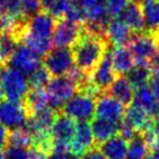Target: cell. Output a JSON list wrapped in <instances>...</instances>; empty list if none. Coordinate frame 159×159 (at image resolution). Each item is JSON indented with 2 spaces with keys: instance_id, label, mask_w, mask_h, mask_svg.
<instances>
[{
  "instance_id": "obj_1",
  "label": "cell",
  "mask_w": 159,
  "mask_h": 159,
  "mask_svg": "<svg viewBox=\"0 0 159 159\" xmlns=\"http://www.w3.org/2000/svg\"><path fill=\"white\" fill-rule=\"evenodd\" d=\"M108 49L109 43L105 36L92 35L83 31L81 38L72 49L74 63L84 72L91 73L102 61Z\"/></svg>"
},
{
  "instance_id": "obj_2",
  "label": "cell",
  "mask_w": 159,
  "mask_h": 159,
  "mask_svg": "<svg viewBox=\"0 0 159 159\" xmlns=\"http://www.w3.org/2000/svg\"><path fill=\"white\" fill-rule=\"evenodd\" d=\"M30 91L26 75L8 66H0V99L22 102Z\"/></svg>"
},
{
  "instance_id": "obj_3",
  "label": "cell",
  "mask_w": 159,
  "mask_h": 159,
  "mask_svg": "<svg viewBox=\"0 0 159 159\" xmlns=\"http://www.w3.org/2000/svg\"><path fill=\"white\" fill-rule=\"evenodd\" d=\"M49 108L61 111L63 106L77 93V85L69 76L53 77L46 87Z\"/></svg>"
},
{
  "instance_id": "obj_4",
  "label": "cell",
  "mask_w": 159,
  "mask_h": 159,
  "mask_svg": "<svg viewBox=\"0 0 159 159\" xmlns=\"http://www.w3.org/2000/svg\"><path fill=\"white\" fill-rule=\"evenodd\" d=\"M128 46L131 55L134 58L135 64L147 66L159 49L156 37L149 32L134 34Z\"/></svg>"
},
{
  "instance_id": "obj_5",
  "label": "cell",
  "mask_w": 159,
  "mask_h": 159,
  "mask_svg": "<svg viewBox=\"0 0 159 159\" xmlns=\"http://www.w3.org/2000/svg\"><path fill=\"white\" fill-rule=\"evenodd\" d=\"M76 123L62 112H58L51 128L53 142L52 152H70V144L75 132Z\"/></svg>"
},
{
  "instance_id": "obj_6",
  "label": "cell",
  "mask_w": 159,
  "mask_h": 159,
  "mask_svg": "<svg viewBox=\"0 0 159 159\" xmlns=\"http://www.w3.org/2000/svg\"><path fill=\"white\" fill-rule=\"evenodd\" d=\"M96 109V99L82 93H77L66 102L60 112L74 121L89 122L93 119Z\"/></svg>"
},
{
  "instance_id": "obj_7",
  "label": "cell",
  "mask_w": 159,
  "mask_h": 159,
  "mask_svg": "<svg viewBox=\"0 0 159 159\" xmlns=\"http://www.w3.org/2000/svg\"><path fill=\"white\" fill-rule=\"evenodd\" d=\"M29 118L30 115L23 102L0 100V123L8 130L14 131L24 128Z\"/></svg>"
},
{
  "instance_id": "obj_8",
  "label": "cell",
  "mask_w": 159,
  "mask_h": 159,
  "mask_svg": "<svg viewBox=\"0 0 159 159\" xmlns=\"http://www.w3.org/2000/svg\"><path fill=\"white\" fill-rule=\"evenodd\" d=\"M74 66V57L70 48L51 49L44 58V68L53 77L64 76Z\"/></svg>"
},
{
  "instance_id": "obj_9",
  "label": "cell",
  "mask_w": 159,
  "mask_h": 159,
  "mask_svg": "<svg viewBox=\"0 0 159 159\" xmlns=\"http://www.w3.org/2000/svg\"><path fill=\"white\" fill-rule=\"evenodd\" d=\"M83 34L82 25H77L66 20H58L52 34V46L55 48L73 47Z\"/></svg>"
},
{
  "instance_id": "obj_10",
  "label": "cell",
  "mask_w": 159,
  "mask_h": 159,
  "mask_svg": "<svg viewBox=\"0 0 159 159\" xmlns=\"http://www.w3.org/2000/svg\"><path fill=\"white\" fill-rule=\"evenodd\" d=\"M57 20L48 11H42L29 20L24 25L21 33L29 34L31 36L42 39L52 40V34Z\"/></svg>"
},
{
  "instance_id": "obj_11",
  "label": "cell",
  "mask_w": 159,
  "mask_h": 159,
  "mask_svg": "<svg viewBox=\"0 0 159 159\" xmlns=\"http://www.w3.org/2000/svg\"><path fill=\"white\" fill-rule=\"evenodd\" d=\"M9 63L11 68L27 76L40 66V56L25 45L19 44Z\"/></svg>"
},
{
  "instance_id": "obj_12",
  "label": "cell",
  "mask_w": 159,
  "mask_h": 159,
  "mask_svg": "<svg viewBox=\"0 0 159 159\" xmlns=\"http://www.w3.org/2000/svg\"><path fill=\"white\" fill-rule=\"evenodd\" d=\"M95 113L99 119L120 123L125 113V106L108 94H102L96 100Z\"/></svg>"
},
{
  "instance_id": "obj_13",
  "label": "cell",
  "mask_w": 159,
  "mask_h": 159,
  "mask_svg": "<svg viewBox=\"0 0 159 159\" xmlns=\"http://www.w3.org/2000/svg\"><path fill=\"white\" fill-rule=\"evenodd\" d=\"M95 139L89 122H77L70 144V152L74 156H83L95 146Z\"/></svg>"
},
{
  "instance_id": "obj_14",
  "label": "cell",
  "mask_w": 159,
  "mask_h": 159,
  "mask_svg": "<svg viewBox=\"0 0 159 159\" xmlns=\"http://www.w3.org/2000/svg\"><path fill=\"white\" fill-rule=\"evenodd\" d=\"M118 75L113 70L112 62H111L110 51L105 53L102 61L97 64L95 69L89 73V80L95 86H97L102 92L107 91Z\"/></svg>"
},
{
  "instance_id": "obj_15",
  "label": "cell",
  "mask_w": 159,
  "mask_h": 159,
  "mask_svg": "<svg viewBox=\"0 0 159 159\" xmlns=\"http://www.w3.org/2000/svg\"><path fill=\"white\" fill-rule=\"evenodd\" d=\"M105 36L109 44L118 47L128 45L132 38L133 33L121 19L115 18L109 21L105 31Z\"/></svg>"
},
{
  "instance_id": "obj_16",
  "label": "cell",
  "mask_w": 159,
  "mask_h": 159,
  "mask_svg": "<svg viewBox=\"0 0 159 159\" xmlns=\"http://www.w3.org/2000/svg\"><path fill=\"white\" fill-rule=\"evenodd\" d=\"M154 120L155 118H152L144 109L133 102L130 106H128V108H125L123 121L128 125H130L137 134H141L146 129L149 128Z\"/></svg>"
},
{
  "instance_id": "obj_17",
  "label": "cell",
  "mask_w": 159,
  "mask_h": 159,
  "mask_svg": "<svg viewBox=\"0 0 159 159\" xmlns=\"http://www.w3.org/2000/svg\"><path fill=\"white\" fill-rule=\"evenodd\" d=\"M120 16H121V20L131 30L133 35L143 33L146 30L144 16L139 1H134V0L130 1Z\"/></svg>"
},
{
  "instance_id": "obj_18",
  "label": "cell",
  "mask_w": 159,
  "mask_h": 159,
  "mask_svg": "<svg viewBox=\"0 0 159 159\" xmlns=\"http://www.w3.org/2000/svg\"><path fill=\"white\" fill-rule=\"evenodd\" d=\"M107 93L124 106H130L134 99L135 89L129 82V80L124 75H121L116 77L112 84L107 89Z\"/></svg>"
},
{
  "instance_id": "obj_19",
  "label": "cell",
  "mask_w": 159,
  "mask_h": 159,
  "mask_svg": "<svg viewBox=\"0 0 159 159\" xmlns=\"http://www.w3.org/2000/svg\"><path fill=\"white\" fill-rule=\"evenodd\" d=\"M110 57L113 70L118 76L128 74L135 66L134 58L125 46L113 47V49L110 50Z\"/></svg>"
},
{
  "instance_id": "obj_20",
  "label": "cell",
  "mask_w": 159,
  "mask_h": 159,
  "mask_svg": "<svg viewBox=\"0 0 159 159\" xmlns=\"http://www.w3.org/2000/svg\"><path fill=\"white\" fill-rule=\"evenodd\" d=\"M133 104L144 109L152 118L159 117V105L149 85H146L135 91Z\"/></svg>"
},
{
  "instance_id": "obj_21",
  "label": "cell",
  "mask_w": 159,
  "mask_h": 159,
  "mask_svg": "<svg viewBox=\"0 0 159 159\" xmlns=\"http://www.w3.org/2000/svg\"><path fill=\"white\" fill-rule=\"evenodd\" d=\"M128 147L129 142L120 135H117L98 145V148L106 159H125Z\"/></svg>"
},
{
  "instance_id": "obj_22",
  "label": "cell",
  "mask_w": 159,
  "mask_h": 159,
  "mask_svg": "<svg viewBox=\"0 0 159 159\" xmlns=\"http://www.w3.org/2000/svg\"><path fill=\"white\" fill-rule=\"evenodd\" d=\"M91 128L94 135L95 143L97 145H100L104 142L117 136L119 123H115V122L108 121V120L96 118L92 122Z\"/></svg>"
},
{
  "instance_id": "obj_23",
  "label": "cell",
  "mask_w": 159,
  "mask_h": 159,
  "mask_svg": "<svg viewBox=\"0 0 159 159\" xmlns=\"http://www.w3.org/2000/svg\"><path fill=\"white\" fill-rule=\"evenodd\" d=\"M147 32L155 34L159 31V0H139Z\"/></svg>"
},
{
  "instance_id": "obj_24",
  "label": "cell",
  "mask_w": 159,
  "mask_h": 159,
  "mask_svg": "<svg viewBox=\"0 0 159 159\" xmlns=\"http://www.w3.org/2000/svg\"><path fill=\"white\" fill-rule=\"evenodd\" d=\"M25 107L27 109L30 117L39 111L49 107L48 95H47L46 89H30L26 97H25Z\"/></svg>"
},
{
  "instance_id": "obj_25",
  "label": "cell",
  "mask_w": 159,
  "mask_h": 159,
  "mask_svg": "<svg viewBox=\"0 0 159 159\" xmlns=\"http://www.w3.org/2000/svg\"><path fill=\"white\" fill-rule=\"evenodd\" d=\"M19 44L20 42L14 34L0 33V66L9 63Z\"/></svg>"
},
{
  "instance_id": "obj_26",
  "label": "cell",
  "mask_w": 159,
  "mask_h": 159,
  "mask_svg": "<svg viewBox=\"0 0 159 159\" xmlns=\"http://www.w3.org/2000/svg\"><path fill=\"white\" fill-rule=\"evenodd\" d=\"M152 71L149 66H141V64H135L131 71L128 73L126 79L133 86V89H141L143 86L149 84L150 80H152Z\"/></svg>"
},
{
  "instance_id": "obj_27",
  "label": "cell",
  "mask_w": 159,
  "mask_h": 159,
  "mask_svg": "<svg viewBox=\"0 0 159 159\" xmlns=\"http://www.w3.org/2000/svg\"><path fill=\"white\" fill-rule=\"evenodd\" d=\"M149 147L141 134H136L129 142L126 159H145L149 154Z\"/></svg>"
},
{
  "instance_id": "obj_28",
  "label": "cell",
  "mask_w": 159,
  "mask_h": 159,
  "mask_svg": "<svg viewBox=\"0 0 159 159\" xmlns=\"http://www.w3.org/2000/svg\"><path fill=\"white\" fill-rule=\"evenodd\" d=\"M7 145L30 148V146L33 145V139H32V136L29 133V131L25 128H22L9 132Z\"/></svg>"
},
{
  "instance_id": "obj_29",
  "label": "cell",
  "mask_w": 159,
  "mask_h": 159,
  "mask_svg": "<svg viewBox=\"0 0 159 159\" xmlns=\"http://www.w3.org/2000/svg\"><path fill=\"white\" fill-rule=\"evenodd\" d=\"M51 80V75L44 68L39 66L37 70H35L31 75H29V84L30 89H44L47 87Z\"/></svg>"
},
{
  "instance_id": "obj_30",
  "label": "cell",
  "mask_w": 159,
  "mask_h": 159,
  "mask_svg": "<svg viewBox=\"0 0 159 159\" xmlns=\"http://www.w3.org/2000/svg\"><path fill=\"white\" fill-rule=\"evenodd\" d=\"M20 7L22 19L25 22L40 13L44 9L42 0H20Z\"/></svg>"
},
{
  "instance_id": "obj_31",
  "label": "cell",
  "mask_w": 159,
  "mask_h": 159,
  "mask_svg": "<svg viewBox=\"0 0 159 159\" xmlns=\"http://www.w3.org/2000/svg\"><path fill=\"white\" fill-rule=\"evenodd\" d=\"M2 155L5 159H30L31 150L25 147L7 145L3 149Z\"/></svg>"
},
{
  "instance_id": "obj_32",
  "label": "cell",
  "mask_w": 159,
  "mask_h": 159,
  "mask_svg": "<svg viewBox=\"0 0 159 159\" xmlns=\"http://www.w3.org/2000/svg\"><path fill=\"white\" fill-rule=\"evenodd\" d=\"M129 2L130 0H106L105 5H106L109 16L113 19L120 16Z\"/></svg>"
},
{
  "instance_id": "obj_33",
  "label": "cell",
  "mask_w": 159,
  "mask_h": 159,
  "mask_svg": "<svg viewBox=\"0 0 159 159\" xmlns=\"http://www.w3.org/2000/svg\"><path fill=\"white\" fill-rule=\"evenodd\" d=\"M71 0H57L55 3L47 8L48 12L57 20H62L70 7Z\"/></svg>"
},
{
  "instance_id": "obj_34",
  "label": "cell",
  "mask_w": 159,
  "mask_h": 159,
  "mask_svg": "<svg viewBox=\"0 0 159 159\" xmlns=\"http://www.w3.org/2000/svg\"><path fill=\"white\" fill-rule=\"evenodd\" d=\"M82 159H106L98 147H94L82 156Z\"/></svg>"
},
{
  "instance_id": "obj_35",
  "label": "cell",
  "mask_w": 159,
  "mask_h": 159,
  "mask_svg": "<svg viewBox=\"0 0 159 159\" xmlns=\"http://www.w3.org/2000/svg\"><path fill=\"white\" fill-rule=\"evenodd\" d=\"M8 137H9V131L3 124L0 123V150L5 149L8 144Z\"/></svg>"
},
{
  "instance_id": "obj_36",
  "label": "cell",
  "mask_w": 159,
  "mask_h": 159,
  "mask_svg": "<svg viewBox=\"0 0 159 159\" xmlns=\"http://www.w3.org/2000/svg\"><path fill=\"white\" fill-rule=\"evenodd\" d=\"M152 89V93H154L155 97H156V100L159 105V76L157 75H152V80H150L149 84H148Z\"/></svg>"
},
{
  "instance_id": "obj_37",
  "label": "cell",
  "mask_w": 159,
  "mask_h": 159,
  "mask_svg": "<svg viewBox=\"0 0 159 159\" xmlns=\"http://www.w3.org/2000/svg\"><path fill=\"white\" fill-rule=\"evenodd\" d=\"M148 66H149L152 75H157V76H159V49L156 52V55L154 56V58L152 59V61L149 62Z\"/></svg>"
},
{
  "instance_id": "obj_38",
  "label": "cell",
  "mask_w": 159,
  "mask_h": 159,
  "mask_svg": "<svg viewBox=\"0 0 159 159\" xmlns=\"http://www.w3.org/2000/svg\"><path fill=\"white\" fill-rule=\"evenodd\" d=\"M77 157L71 152H51L46 157V159H76Z\"/></svg>"
},
{
  "instance_id": "obj_39",
  "label": "cell",
  "mask_w": 159,
  "mask_h": 159,
  "mask_svg": "<svg viewBox=\"0 0 159 159\" xmlns=\"http://www.w3.org/2000/svg\"><path fill=\"white\" fill-rule=\"evenodd\" d=\"M46 155L44 152H39L37 149H33L31 150V156H30V159H46Z\"/></svg>"
},
{
  "instance_id": "obj_40",
  "label": "cell",
  "mask_w": 159,
  "mask_h": 159,
  "mask_svg": "<svg viewBox=\"0 0 159 159\" xmlns=\"http://www.w3.org/2000/svg\"><path fill=\"white\" fill-rule=\"evenodd\" d=\"M146 159H159V146L155 149L150 150V152L148 154Z\"/></svg>"
},
{
  "instance_id": "obj_41",
  "label": "cell",
  "mask_w": 159,
  "mask_h": 159,
  "mask_svg": "<svg viewBox=\"0 0 159 159\" xmlns=\"http://www.w3.org/2000/svg\"><path fill=\"white\" fill-rule=\"evenodd\" d=\"M7 2H8V0H0V16L2 13H5Z\"/></svg>"
},
{
  "instance_id": "obj_42",
  "label": "cell",
  "mask_w": 159,
  "mask_h": 159,
  "mask_svg": "<svg viewBox=\"0 0 159 159\" xmlns=\"http://www.w3.org/2000/svg\"><path fill=\"white\" fill-rule=\"evenodd\" d=\"M57 0H42V2H43V5H44V8H48L49 6H51L52 3H55Z\"/></svg>"
},
{
  "instance_id": "obj_43",
  "label": "cell",
  "mask_w": 159,
  "mask_h": 159,
  "mask_svg": "<svg viewBox=\"0 0 159 159\" xmlns=\"http://www.w3.org/2000/svg\"><path fill=\"white\" fill-rule=\"evenodd\" d=\"M155 35V37H156V39H157V42H158V44H159V31H157L156 33L154 34Z\"/></svg>"
},
{
  "instance_id": "obj_44",
  "label": "cell",
  "mask_w": 159,
  "mask_h": 159,
  "mask_svg": "<svg viewBox=\"0 0 159 159\" xmlns=\"http://www.w3.org/2000/svg\"><path fill=\"white\" fill-rule=\"evenodd\" d=\"M0 159H5V158H3V155L1 154V152H0Z\"/></svg>"
},
{
  "instance_id": "obj_45",
  "label": "cell",
  "mask_w": 159,
  "mask_h": 159,
  "mask_svg": "<svg viewBox=\"0 0 159 159\" xmlns=\"http://www.w3.org/2000/svg\"><path fill=\"white\" fill-rule=\"evenodd\" d=\"M134 1H139V0H134Z\"/></svg>"
},
{
  "instance_id": "obj_46",
  "label": "cell",
  "mask_w": 159,
  "mask_h": 159,
  "mask_svg": "<svg viewBox=\"0 0 159 159\" xmlns=\"http://www.w3.org/2000/svg\"><path fill=\"white\" fill-rule=\"evenodd\" d=\"M76 159H79V158H76Z\"/></svg>"
},
{
  "instance_id": "obj_47",
  "label": "cell",
  "mask_w": 159,
  "mask_h": 159,
  "mask_svg": "<svg viewBox=\"0 0 159 159\" xmlns=\"http://www.w3.org/2000/svg\"><path fill=\"white\" fill-rule=\"evenodd\" d=\"M0 100H1V99H0Z\"/></svg>"
}]
</instances>
